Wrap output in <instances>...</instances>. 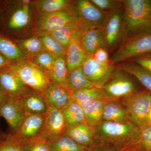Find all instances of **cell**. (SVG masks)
Masks as SVG:
<instances>
[{"label": "cell", "instance_id": "42", "mask_svg": "<svg viewBox=\"0 0 151 151\" xmlns=\"http://www.w3.org/2000/svg\"><path fill=\"white\" fill-rule=\"evenodd\" d=\"M9 97L6 95L0 86V105Z\"/></svg>", "mask_w": 151, "mask_h": 151}, {"label": "cell", "instance_id": "35", "mask_svg": "<svg viewBox=\"0 0 151 151\" xmlns=\"http://www.w3.org/2000/svg\"><path fill=\"white\" fill-rule=\"evenodd\" d=\"M96 7L106 13L114 12L122 7V1L119 0H90Z\"/></svg>", "mask_w": 151, "mask_h": 151}, {"label": "cell", "instance_id": "23", "mask_svg": "<svg viewBox=\"0 0 151 151\" xmlns=\"http://www.w3.org/2000/svg\"><path fill=\"white\" fill-rule=\"evenodd\" d=\"M49 34L59 43L67 48L72 41L81 37L83 33L76 22L58 29Z\"/></svg>", "mask_w": 151, "mask_h": 151}, {"label": "cell", "instance_id": "31", "mask_svg": "<svg viewBox=\"0 0 151 151\" xmlns=\"http://www.w3.org/2000/svg\"><path fill=\"white\" fill-rule=\"evenodd\" d=\"M0 53L8 60L16 61L24 59L27 57L18 45L12 41L3 37H0Z\"/></svg>", "mask_w": 151, "mask_h": 151}, {"label": "cell", "instance_id": "30", "mask_svg": "<svg viewBox=\"0 0 151 151\" xmlns=\"http://www.w3.org/2000/svg\"><path fill=\"white\" fill-rule=\"evenodd\" d=\"M51 151H89L66 135H63L49 142Z\"/></svg>", "mask_w": 151, "mask_h": 151}, {"label": "cell", "instance_id": "6", "mask_svg": "<svg viewBox=\"0 0 151 151\" xmlns=\"http://www.w3.org/2000/svg\"><path fill=\"white\" fill-rule=\"evenodd\" d=\"M105 48L108 52L118 48L127 39V32L123 8L108 13L102 25Z\"/></svg>", "mask_w": 151, "mask_h": 151}, {"label": "cell", "instance_id": "24", "mask_svg": "<svg viewBox=\"0 0 151 151\" xmlns=\"http://www.w3.org/2000/svg\"><path fill=\"white\" fill-rule=\"evenodd\" d=\"M72 3L68 0H40L34 2L33 5L39 14H50L70 11Z\"/></svg>", "mask_w": 151, "mask_h": 151}, {"label": "cell", "instance_id": "2", "mask_svg": "<svg viewBox=\"0 0 151 151\" xmlns=\"http://www.w3.org/2000/svg\"><path fill=\"white\" fill-rule=\"evenodd\" d=\"M127 39L151 27V0H123Z\"/></svg>", "mask_w": 151, "mask_h": 151}, {"label": "cell", "instance_id": "3", "mask_svg": "<svg viewBox=\"0 0 151 151\" xmlns=\"http://www.w3.org/2000/svg\"><path fill=\"white\" fill-rule=\"evenodd\" d=\"M151 54V27L126 40L110 59L112 65Z\"/></svg>", "mask_w": 151, "mask_h": 151}, {"label": "cell", "instance_id": "25", "mask_svg": "<svg viewBox=\"0 0 151 151\" xmlns=\"http://www.w3.org/2000/svg\"><path fill=\"white\" fill-rule=\"evenodd\" d=\"M72 100L82 107L96 100H105L101 88H86L71 92Z\"/></svg>", "mask_w": 151, "mask_h": 151}, {"label": "cell", "instance_id": "32", "mask_svg": "<svg viewBox=\"0 0 151 151\" xmlns=\"http://www.w3.org/2000/svg\"><path fill=\"white\" fill-rule=\"evenodd\" d=\"M39 37L43 44L45 50L55 57L65 56L67 47L59 43L49 33H41Z\"/></svg>", "mask_w": 151, "mask_h": 151}, {"label": "cell", "instance_id": "9", "mask_svg": "<svg viewBox=\"0 0 151 151\" xmlns=\"http://www.w3.org/2000/svg\"><path fill=\"white\" fill-rule=\"evenodd\" d=\"M66 129V124L62 110L48 106L45 114L43 128L37 138L50 142L64 134Z\"/></svg>", "mask_w": 151, "mask_h": 151}, {"label": "cell", "instance_id": "5", "mask_svg": "<svg viewBox=\"0 0 151 151\" xmlns=\"http://www.w3.org/2000/svg\"><path fill=\"white\" fill-rule=\"evenodd\" d=\"M128 111L131 122L140 129L150 124L148 114L151 108L150 92L139 89L121 100Z\"/></svg>", "mask_w": 151, "mask_h": 151}, {"label": "cell", "instance_id": "18", "mask_svg": "<svg viewBox=\"0 0 151 151\" xmlns=\"http://www.w3.org/2000/svg\"><path fill=\"white\" fill-rule=\"evenodd\" d=\"M80 43L86 54L93 55L97 50L105 48V42L102 26L85 32L80 38Z\"/></svg>", "mask_w": 151, "mask_h": 151}, {"label": "cell", "instance_id": "38", "mask_svg": "<svg viewBox=\"0 0 151 151\" xmlns=\"http://www.w3.org/2000/svg\"><path fill=\"white\" fill-rule=\"evenodd\" d=\"M141 132V149L151 151V125L149 124L140 129Z\"/></svg>", "mask_w": 151, "mask_h": 151}, {"label": "cell", "instance_id": "15", "mask_svg": "<svg viewBox=\"0 0 151 151\" xmlns=\"http://www.w3.org/2000/svg\"><path fill=\"white\" fill-rule=\"evenodd\" d=\"M42 94L48 106L61 110L72 100L71 92L66 86L51 81Z\"/></svg>", "mask_w": 151, "mask_h": 151}, {"label": "cell", "instance_id": "13", "mask_svg": "<svg viewBox=\"0 0 151 151\" xmlns=\"http://www.w3.org/2000/svg\"><path fill=\"white\" fill-rule=\"evenodd\" d=\"M0 86L9 97H17L31 89L8 67L0 70Z\"/></svg>", "mask_w": 151, "mask_h": 151}, {"label": "cell", "instance_id": "21", "mask_svg": "<svg viewBox=\"0 0 151 151\" xmlns=\"http://www.w3.org/2000/svg\"><path fill=\"white\" fill-rule=\"evenodd\" d=\"M80 38L72 41L66 50L65 57L68 73L76 68L81 67L87 55L81 46Z\"/></svg>", "mask_w": 151, "mask_h": 151}, {"label": "cell", "instance_id": "8", "mask_svg": "<svg viewBox=\"0 0 151 151\" xmlns=\"http://www.w3.org/2000/svg\"><path fill=\"white\" fill-rule=\"evenodd\" d=\"M130 76L116 67L109 80L100 88L104 92L105 100H121L139 90Z\"/></svg>", "mask_w": 151, "mask_h": 151}, {"label": "cell", "instance_id": "22", "mask_svg": "<svg viewBox=\"0 0 151 151\" xmlns=\"http://www.w3.org/2000/svg\"><path fill=\"white\" fill-rule=\"evenodd\" d=\"M106 100H96L82 107L85 123L95 128L103 122V112Z\"/></svg>", "mask_w": 151, "mask_h": 151}, {"label": "cell", "instance_id": "46", "mask_svg": "<svg viewBox=\"0 0 151 151\" xmlns=\"http://www.w3.org/2000/svg\"><path fill=\"white\" fill-rule=\"evenodd\" d=\"M150 93H151V92H150Z\"/></svg>", "mask_w": 151, "mask_h": 151}, {"label": "cell", "instance_id": "29", "mask_svg": "<svg viewBox=\"0 0 151 151\" xmlns=\"http://www.w3.org/2000/svg\"><path fill=\"white\" fill-rule=\"evenodd\" d=\"M30 1H24L22 6L14 12L8 22V26L12 29H18L24 27L29 22Z\"/></svg>", "mask_w": 151, "mask_h": 151}, {"label": "cell", "instance_id": "34", "mask_svg": "<svg viewBox=\"0 0 151 151\" xmlns=\"http://www.w3.org/2000/svg\"><path fill=\"white\" fill-rule=\"evenodd\" d=\"M34 64L47 73L51 70L54 63L55 57L45 50L35 56L27 58Z\"/></svg>", "mask_w": 151, "mask_h": 151}, {"label": "cell", "instance_id": "17", "mask_svg": "<svg viewBox=\"0 0 151 151\" xmlns=\"http://www.w3.org/2000/svg\"><path fill=\"white\" fill-rule=\"evenodd\" d=\"M64 135L72 139L76 143L90 149L96 145L94 139V129L86 123L78 124L68 128Z\"/></svg>", "mask_w": 151, "mask_h": 151}, {"label": "cell", "instance_id": "26", "mask_svg": "<svg viewBox=\"0 0 151 151\" xmlns=\"http://www.w3.org/2000/svg\"><path fill=\"white\" fill-rule=\"evenodd\" d=\"M66 86L71 92L86 88L97 87L85 76L81 67L76 68L68 73Z\"/></svg>", "mask_w": 151, "mask_h": 151}, {"label": "cell", "instance_id": "39", "mask_svg": "<svg viewBox=\"0 0 151 151\" xmlns=\"http://www.w3.org/2000/svg\"><path fill=\"white\" fill-rule=\"evenodd\" d=\"M108 51L106 48H101L97 50L93 55L95 60L100 65L105 67L112 66L108 55Z\"/></svg>", "mask_w": 151, "mask_h": 151}, {"label": "cell", "instance_id": "45", "mask_svg": "<svg viewBox=\"0 0 151 151\" xmlns=\"http://www.w3.org/2000/svg\"><path fill=\"white\" fill-rule=\"evenodd\" d=\"M127 151H143L141 150H128Z\"/></svg>", "mask_w": 151, "mask_h": 151}, {"label": "cell", "instance_id": "7", "mask_svg": "<svg viewBox=\"0 0 151 151\" xmlns=\"http://www.w3.org/2000/svg\"><path fill=\"white\" fill-rule=\"evenodd\" d=\"M70 11L83 33L91 29L102 26L107 14L88 0L73 1Z\"/></svg>", "mask_w": 151, "mask_h": 151}, {"label": "cell", "instance_id": "16", "mask_svg": "<svg viewBox=\"0 0 151 151\" xmlns=\"http://www.w3.org/2000/svg\"><path fill=\"white\" fill-rule=\"evenodd\" d=\"M25 115L17 97H9L0 105V116L5 119L14 132L18 129Z\"/></svg>", "mask_w": 151, "mask_h": 151}, {"label": "cell", "instance_id": "36", "mask_svg": "<svg viewBox=\"0 0 151 151\" xmlns=\"http://www.w3.org/2000/svg\"><path fill=\"white\" fill-rule=\"evenodd\" d=\"M20 144L24 151H51L48 142L38 138Z\"/></svg>", "mask_w": 151, "mask_h": 151}, {"label": "cell", "instance_id": "41", "mask_svg": "<svg viewBox=\"0 0 151 151\" xmlns=\"http://www.w3.org/2000/svg\"><path fill=\"white\" fill-rule=\"evenodd\" d=\"M89 151H122L119 149L103 144H97L94 147L89 149Z\"/></svg>", "mask_w": 151, "mask_h": 151}, {"label": "cell", "instance_id": "20", "mask_svg": "<svg viewBox=\"0 0 151 151\" xmlns=\"http://www.w3.org/2000/svg\"><path fill=\"white\" fill-rule=\"evenodd\" d=\"M115 65L116 68L134 76L146 90L151 92V72L150 71L131 61L120 63Z\"/></svg>", "mask_w": 151, "mask_h": 151}, {"label": "cell", "instance_id": "28", "mask_svg": "<svg viewBox=\"0 0 151 151\" xmlns=\"http://www.w3.org/2000/svg\"><path fill=\"white\" fill-rule=\"evenodd\" d=\"M66 129L85 123L83 108L73 100L62 110Z\"/></svg>", "mask_w": 151, "mask_h": 151}, {"label": "cell", "instance_id": "37", "mask_svg": "<svg viewBox=\"0 0 151 151\" xmlns=\"http://www.w3.org/2000/svg\"><path fill=\"white\" fill-rule=\"evenodd\" d=\"M0 151H24L20 143L11 134L0 137Z\"/></svg>", "mask_w": 151, "mask_h": 151}, {"label": "cell", "instance_id": "40", "mask_svg": "<svg viewBox=\"0 0 151 151\" xmlns=\"http://www.w3.org/2000/svg\"><path fill=\"white\" fill-rule=\"evenodd\" d=\"M129 61L135 63L151 72V54L139 57Z\"/></svg>", "mask_w": 151, "mask_h": 151}, {"label": "cell", "instance_id": "1", "mask_svg": "<svg viewBox=\"0 0 151 151\" xmlns=\"http://www.w3.org/2000/svg\"><path fill=\"white\" fill-rule=\"evenodd\" d=\"M141 137L140 129L132 122L118 123L103 121L94 128L96 144L112 146L122 151L142 150Z\"/></svg>", "mask_w": 151, "mask_h": 151}, {"label": "cell", "instance_id": "33", "mask_svg": "<svg viewBox=\"0 0 151 151\" xmlns=\"http://www.w3.org/2000/svg\"><path fill=\"white\" fill-rule=\"evenodd\" d=\"M18 46L27 58L32 57L44 51L43 44L39 37H34L19 41Z\"/></svg>", "mask_w": 151, "mask_h": 151}, {"label": "cell", "instance_id": "27", "mask_svg": "<svg viewBox=\"0 0 151 151\" xmlns=\"http://www.w3.org/2000/svg\"><path fill=\"white\" fill-rule=\"evenodd\" d=\"M47 73L50 81L66 86L68 71L65 56L55 57L51 70Z\"/></svg>", "mask_w": 151, "mask_h": 151}, {"label": "cell", "instance_id": "44", "mask_svg": "<svg viewBox=\"0 0 151 151\" xmlns=\"http://www.w3.org/2000/svg\"><path fill=\"white\" fill-rule=\"evenodd\" d=\"M148 121L149 123L151 125V108L148 114Z\"/></svg>", "mask_w": 151, "mask_h": 151}, {"label": "cell", "instance_id": "10", "mask_svg": "<svg viewBox=\"0 0 151 151\" xmlns=\"http://www.w3.org/2000/svg\"><path fill=\"white\" fill-rule=\"evenodd\" d=\"M45 119V114H26L18 129L11 135L19 143L33 140L41 132Z\"/></svg>", "mask_w": 151, "mask_h": 151}, {"label": "cell", "instance_id": "12", "mask_svg": "<svg viewBox=\"0 0 151 151\" xmlns=\"http://www.w3.org/2000/svg\"><path fill=\"white\" fill-rule=\"evenodd\" d=\"M83 73L89 81L97 88H101L108 81L115 65L105 67L100 65L94 59L93 55H86L82 65Z\"/></svg>", "mask_w": 151, "mask_h": 151}, {"label": "cell", "instance_id": "14", "mask_svg": "<svg viewBox=\"0 0 151 151\" xmlns=\"http://www.w3.org/2000/svg\"><path fill=\"white\" fill-rule=\"evenodd\" d=\"M25 114H45L48 106L42 93L29 89L17 97Z\"/></svg>", "mask_w": 151, "mask_h": 151}, {"label": "cell", "instance_id": "11", "mask_svg": "<svg viewBox=\"0 0 151 151\" xmlns=\"http://www.w3.org/2000/svg\"><path fill=\"white\" fill-rule=\"evenodd\" d=\"M76 22L75 17L70 11L39 14L36 21V28L41 33H50L58 29Z\"/></svg>", "mask_w": 151, "mask_h": 151}, {"label": "cell", "instance_id": "19", "mask_svg": "<svg viewBox=\"0 0 151 151\" xmlns=\"http://www.w3.org/2000/svg\"><path fill=\"white\" fill-rule=\"evenodd\" d=\"M103 121L127 123L132 122L127 108L121 100H106L103 112Z\"/></svg>", "mask_w": 151, "mask_h": 151}, {"label": "cell", "instance_id": "43", "mask_svg": "<svg viewBox=\"0 0 151 151\" xmlns=\"http://www.w3.org/2000/svg\"><path fill=\"white\" fill-rule=\"evenodd\" d=\"M8 60L0 53V68L3 67L4 65L7 64Z\"/></svg>", "mask_w": 151, "mask_h": 151}, {"label": "cell", "instance_id": "4", "mask_svg": "<svg viewBox=\"0 0 151 151\" xmlns=\"http://www.w3.org/2000/svg\"><path fill=\"white\" fill-rule=\"evenodd\" d=\"M8 67L16 73L27 86L40 93H43L50 82L46 72L27 59L14 61Z\"/></svg>", "mask_w": 151, "mask_h": 151}]
</instances>
